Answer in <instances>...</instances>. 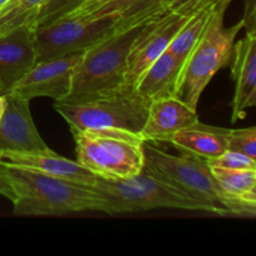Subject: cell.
I'll use <instances>...</instances> for the list:
<instances>
[{
    "mask_svg": "<svg viewBox=\"0 0 256 256\" xmlns=\"http://www.w3.org/2000/svg\"><path fill=\"white\" fill-rule=\"evenodd\" d=\"M144 169L188 196L198 200L212 214L254 218L252 206L225 194L212 175L206 160L194 155H172L150 142H144Z\"/></svg>",
    "mask_w": 256,
    "mask_h": 256,
    "instance_id": "obj_1",
    "label": "cell"
},
{
    "mask_svg": "<svg viewBox=\"0 0 256 256\" xmlns=\"http://www.w3.org/2000/svg\"><path fill=\"white\" fill-rule=\"evenodd\" d=\"M6 168L15 195L14 215L55 216L82 212H104V199L92 186L34 170L9 165Z\"/></svg>",
    "mask_w": 256,
    "mask_h": 256,
    "instance_id": "obj_2",
    "label": "cell"
},
{
    "mask_svg": "<svg viewBox=\"0 0 256 256\" xmlns=\"http://www.w3.org/2000/svg\"><path fill=\"white\" fill-rule=\"evenodd\" d=\"M78 162L96 178L125 180L144 169V139L139 132L116 128L72 132Z\"/></svg>",
    "mask_w": 256,
    "mask_h": 256,
    "instance_id": "obj_3",
    "label": "cell"
},
{
    "mask_svg": "<svg viewBox=\"0 0 256 256\" xmlns=\"http://www.w3.org/2000/svg\"><path fill=\"white\" fill-rule=\"evenodd\" d=\"M232 0H222L192 52L186 58L178 85V98L198 109L202 94L219 70L230 64L242 20L225 26L224 16Z\"/></svg>",
    "mask_w": 256,
    "mask_h": 256,
    "instance_id": "obj_4",
    "label": "cell"
},
{
    "mask_svg": "<svg viewBox=\"0 0 256 256\" xmlns=\"http://www.w3.org/2000/svg\"><path fill=\"white\" fill-rule=\"evenodd\" d=\"M149 22L116 30L85 50L72 76L70 94L62 102H84L122 90L128 52L134 38Z\"/></svg>",
    "mask_w": 256,
    "mask_h": 256,
    "instance_id": "obj_5",
    "label": "cell"
},
{
    "mask_svg": "<svg viewBox=\"0 0 256 256\" xmlns=\"http://www.w3.org/2000/svg\"><path fill=\"white\" fill-rule=\"evenodd\" d=\"M92 188L104 199V212L108 215L162 208L209 212L202 202L188 196L145 169L140 174L125 180H104L98 178Z\"/></svg>",
    "mask_w": 256,
    "mask_h": 256,
    "instance_id": "obj_6",
    "label": "cell"
},
{
    "mask_svg": "<svg viewBox=\"0 0 256 256\" xmlns=\"http://www.w3.org/2000/svg\"><path fill=\"white\" fill-rule=\"evenodd\" d=\"M149 104L136 90L122 89L84 102H54V109L68 122L70 132L116 128L140 132Z\"/></svg>",
    "mask_w": 256,
    "mask_h": 256,
    "instance_id": "obj_7",
    "label": "cell"
},
{
    "mask_svg": "<svg viewBox=\"0 0 256 256\" xmlns=\"http://www.w3.org/2000/svg\"><path fill=\"white\" fill-rule=\"evenodd\" d=\"M118 18H62L34 28L36 62L85 52L115 32Z\"/></svg>",
    "mask_w": 256,
    "mask_h": 256,
    "instance_id": "obj_8",
    "label": "cell"
},
{
    "mask_svg": "<svg viewBox=\"0 0 256 256\" xmlns=\"http://www.w3.org/2000/svg\"><path fill=\"white\" fill-rule=\"evenodd\" d=\"M192 14L168 12L150 20L134 38L126 56L122 89L135 90L138 82L148 68L169 49L172 39Z\"/></svg>",
    "mask_w": 256,
    "mask_h": 256,
    "instance_id": "obj_9",
    "label": "cell"
},
{
    "mask_svg": "<svg viewBox=\"0 0 256 256\" xmlns=\"http://www.w3.org/2000/svg\"><path fill=\"white\" fill-rule=\"evenodd\" d=\"M82 55L84 52H80L36 62L8 94L29 102L35 98H50L54 102H62L70 94L72 76Z\"/></svg>",
    "mask_w": 256,
    "mask_h": 256,
    "instance_id": "obj_10",
    "label": "cell"
},
{
    "mask_svg": "<svg viewBox=\"0 0 256 256\" xmlns=\"http://www.w3.org/2000/svg\"><path fill=\"white\" fill-rule=\"evenodd\" d=\"M230 62L235 84L232 122L235 124L256 105V32H246L242 39L235 42Z\"/></svg>",
    "mask_w": 256,
    "mask_h": 256,
    "instance_id": "obj_11",
    "label": "cell"
},
{
    "mask_svg": "<svg viewBox=\"0 0 256 256\" xmlns=\"http://www.w3.org/2000/svg\"><path fill=\"white\" fill-rule=\"evenodd\" d=\"M0 162L9 166L34 170L42 174L60 178L85 186H94L98 179L80 162L66 159L50 149L32 150V152L6 150L0 152Z\"/></svg>",
    "mask_w": 256,
    "mask_h": 256,
    "instance_id": "obj_12",
    "label": "cell"
},
{
    "mask_svg": "<svg viewBox=\"0 0 256 256\" xmlns=\"http://www.w3.org/2000/svg\"><path fill=\"white\" fill-rule=\"evenodd\" d=\"M35 64L34 25H24L0 36V95H6Z\"/></svg>",
    "mask_w": 256,
    "mask_h": 256,
    "instance_id": "obj_13",
    "label": "cell"
},
{
    "mask_svg": "<svg viewBox=\"0 0 256 256\" xmlns=\"http://www.w3.org/2000/svg\"><path fill=\"white\" fill-rule=\"evenodd\" d=\"M5 96L8 104L0 122V152L49 149L32 120L29 100L12 94Z\"/></svg>",
    "mask_w": 256,
    "mask_h": 256,
    "instance_id": "obj_14",
    "label": "cell"
},
{
    "mask_svg": "<svg viewBox=\"0 0 256 256\" xmlns=\"http://www.w3.org/2000/svg\"><path fill=\"white\" fill-rule=\"evenodd\" d=\"M198 120V110L180 98H160L150 102L139 134L146 142H170L175 132Z\"/></svg>",
    "mask_w": 256,
    "mask_h": 256,
    "instance_id": "obj_15",
    "label": "cell"
},
{
    "mask_svg": "<svg viewBox=\"0 0 256 256\" xmlns=\"http://www.w3.org/2000/svg\"><path fill=\"white\" fill-rule=\"evenodd\" d=\"M228 135L226 128L202 124L198 120L175 132L170 142L182 154L210 160L226 152Z\"/></svg>",
    "mask_w": 256,
    "mask_h": 256,
    "instance_id": "obj_16",
    "label": "cell"
},
{
    "mask_svg": "<svg viewBox=\"0 0 256 256\" xmlns=\"http://www.w3.org/2000/svg\"><path fill=\"white\" fill-rule=\"evenodd\" d=\"M184 62L169 49L162 52L142 75L135 90L148 102L178 96V85Z\"/></svg>",
    "mask_w": 256,
    "mask_h": 256,
    "instance_id": "obj_17",
    "label": "cell"
},
{
    "mask_svg": "<svg viewBox=\"0 0 256 256\" xmlns=\"http://www.w3.org/2000/svg\"><path fill=\"white\" fill-rule=\"evenodd\" d=\"M168 12V0H109L92 14L79 18H118L115 29L122 30L162 16Z\"/></svg>",
    "mask_w": 256,
    "mask_h": 256,
    "instance_id": "obj_18",
    "label": "cell"
},
{
    "mask_svg": "<svg viewBox=\"0 0 256 256\" xmlns=\"http://www.w3.org/2000/svg\"><path fill=\"white\" fill-rule=\"evenodd\" d=\"M210 169L225 194L256 206V169H225L218 166Z\"/></svg>",
    "mask_w": 256,
    "mask_h": 256,
    "instance_id": "obj_19",
    "label": "cell"
},
{
    "mask_svg": "<svg viewBox=\"0 0 256 256\" xmlns=\"http://www.w3.org/2000/svg\"><path fill=\"white\" fill-rule=\"evenodd\" d=\"M44 0H8L0 8V36L24 25H34L38 8Z\"/></svg>",
    "mask_w": 256,
    "mask_h": 256,
    "instance_id": "obj_20",
    "label": "cell"
},
{
    "mask_svg": "<svg viewBox=\"0 0 256 256\" xmlns=\"http://www.w3.org/2000/svg\"><path fill=\"white\" fill-rule=\"evenodd\" d=\"M85 0H44L38 8L35 28L44 26L58 19L66 16L80 6Z\"/></svg>",
    "mask_w": 256,
    "mask_h": 256,
    "instance_id": "obj_21",
    "label": "cell"
},
{
    "mask_svg": "<svg viewBox=\"0 0 256 256\" xmlns=\"http://www.w3.org/2000/svg\"><path fill=\"white\" fill-rule=\"evenodd\" d=\"M228 150H234L256 159V128L229 129Z\"/></svg>",
    "mask_w": 256,
    "mask_h": 256,
    "instance_id": "obj_22",
    "label": "cell"
},
{
    "mask_svg": "<svg viewBox=\"0 0 256 256\" xmlns=\"http://www.w3.org/2000/svg\"><path fill=\"white\" fill-rule=\"evenodd\" d=\"M210 168H225V169H256V159L234 150H226L214 159L206 160Z\"/></svg>",
    "mask_w": 256,
    "mask_h": 256,
    "instance_id": "obj_23",
    "label": "cell"
},
{
    "mask_svg": "<svg viewBox=\"0 0 256 256\" xmlns=\"http://www.w3.org/2000/svg\"><path fill=\"white\" fill-rule=\"evenodd\" d=\"M0 195L5 196L10 202H14V189H12V180H10L9 172H8L6 165L0 162Z\"/></svg>",
    "mask_w": 256,
    "mask_h": 256,
    "instance_id": "obj_24",
    "label": "cell"
},
{
    "mask_svg": "<svg viewBox=\"0 0 256 256\" xmlns=\"http://www.w3.org/2000/svg\"><path fill=\"white\" fill-rule=\"evenodd\" d=\"M109 0H85L82 5H80L78 9H75L74 12H70L69 15H66L68 18H79V16H86V15L92 14V12L98 9V8L102 6V4L108 2ZM64 16V18H66Z\"/></svg>",
    "mask_w": 256,
    "mask_h": 256,
    "instance_id": "obj_25",
    "label": "cell"
},
{
    "mask_svg": "<svg viewBox=\"0 0 256 256\" xmlns=\"http://www.w3.org/2000/svg\"><path fill=\"white\" fill-rule=\"evenodd\" d=\"M255 0H245V12L242 18V25L246 29V32H256L255 24Z\"/></svg>",
    "mask_w": 256,
    "mask_h": 256,
    "instance_id": "obj_26",
    "label": "cell"
},
{
    "mask_svg": "<svg viewBox=\"0 0 256 256\" xmlns=\"http://www.w3.org/2000/svg\"><path fill=\"white\" fill-rule=\"evenodd\" d=\"M192 2H194V0H168V9H169V12H175V10L180 9L182 6Z\"/></svg>",
    "mask_w": 256,
    "mask_h": 256,
    "instance_id": "obj_27",
    "label": "cell"
},
{
    "mask_svg": "<svg viewBox=\"0 0 256 256\" xmlns=\"http://www.w3.org/2000/svg\"><path fill=\"white\" fill-rule=\"evenodd\" d=\"M6 104H8L6 96H5V95H0V122H2V116H4L5 109H6Z\"/></svg>",
    "mask_w": 256,
    "mask_h": 256,
    "instance_id": "obj_28",
    "label": "cell"
},
{
    "mask_svg": "<svg viewBox=\"0 0 256 256\" xmlns=\"http://www.w3.org/2000/svg\"><path fill=\"white\" fill-rule=\"evenodd\" d=\"M6 2H8V0H0V8H2V5H4Z\"/></svg>",
    "mask_w": 256,
    "mask_h": 256,
    "instance_id": "obj_29",
    "label": "cell"
}]
</instances>
